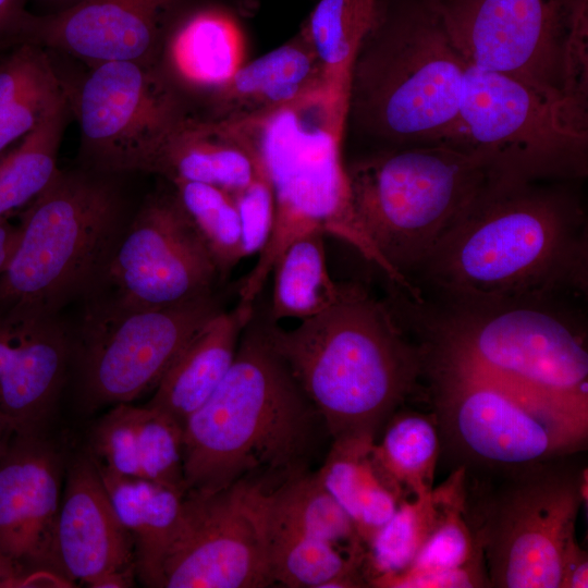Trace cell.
<instances>
[{
  "instance_id": "cell-36",
  "label": "cell",
  "mask_w": 588,
  "mask_h": 588,
  "mask_svg": "<svg viewBox=\"0 0 588 588\" xmlns=\"http://www.w3.org/2000/svg\"><path fill=\"white\" fill-rule=\"evenodd\" d=\"M438 446L433 422L420 414H405L389 425L372 454L397 487L405 485L420 497L431 491Z\"/></svg>"
},
{
  "instance_id": "cell-37",
  "label": "cell",
  "mask_w": 588,
  "mask_h": 588,
  "mask_svg": "<svg viewBox=\"0 0 588 588\" xmlns=\"http://www.w3.org/2000/svg\"><path fill=\"white\" fill-rule=\"evenodd\" d=\"M456 502V498L449 502L412 564L401 574L453 569L482 556L470 526L463 519L460 509L453 506Z\"/></svg>"
},
{
  "instance_id": "cell-16",
  "label": "cell",
  "mask_w": 588,
  "mask_h": 588,
  "mask_svg": "<svg viewBox=\"0 0 588 588\" xmlns=\"http://www.w3.org/2000/svg\"><path fill=\"white\" fill-rule=\"evenodd\" d=\"M111 299L130 307H164L213 295L215 260L175 193L148 198L120 235L103 275Z\"/></svg>"
},
{
  "instance_id": "cell-34",
  "label": "cell",
  "mask_w": 588,
  "mask_h": 588,
  "mask_svg": "<svg viewBox=\"0 0 588 588\" xmlns=\"http://www.w3.org/2000/svg\"><path fill=\"white\" fill-rule=\"evenodd\" d=\"M377 0H319L303 22L330 84L346 95L356 46Z\"/></svg>"
},
{
  "instance_id": "cell-8",
  "label": "cell",
  "mask_w": 588,
  "mask_h": 588,
  "mask_svg": "<svg viewBox=\"0 0 588 588\" xmlns=\"http://www.w3.org/2000/svg\"><path fill=\"white\" fill-rule=\"evenodd\" d=\"M100 174L59 169L27 205L0 274V305L54 316L103 275L121 235L122 207Z\"/></svg>"
},
{
  "instance_id": "cell-26",
  "label": "cell",
  "mask_w": 588,
  "mask_h": 588,
  "mask_svg": "<svg viewBox=\"0 0 588 588\" xmlns=\"http://www.w3.org/2000/svg\"><path fill=\"white\" fill-rule=\"evenodd\" d=\"M96 468L133 540L137 575L146 586L155 587L184 493L150 480L122 477L98 466Z\"/></svg>"
},
{
  "instance_id": "cell-45",
  "label": "cell",
  "mask_w": 588,
  "mask_h": 588,
  "mask_svg": "<svg viewBox=\"0 0 588 588\" xmlns=\"http://www.w3.org/2000/svg\"><path fill=\"white\" fill-rule=\"evenodd\" d=\"M15 434L12 426L0 416V462Z\"/></svg>"
},
{
  "instance_id": "cell-12",
  "label": "cell",
  "mask_w": 588,
  "mask_h": 588,
  "mask_svg": "<svg viewBox=\"0 0 588 588\" xmlns=\"http://www.w3.org/2000/svg\"><path fill=\"white\" fill-rule=\"evenodd\" d=\"M61 76L83 159L105 174L154 173L168 137L195 113L156 64L110 61L86 66L76 79Z\"/></svg>"
},
{
  "instance_id": "cell-32",
  "label": "cell",
  "mask_w": 588,
  "mask_h": 588,
  "mask_svg": "<svg viewBox=\"0 0 588 588\" xmlns=\"http://www.w3.org/2000/svg\"><path fill=\"white\" fill-rule=\"evenodd\" d=\"M267 531L273 584L291 588L360 587L363 552L343 555L332 542L297 534Z\"/></svg>"
},
{
  "instance_id": "cell-17",
  "label": "cell",
  "mask_w": 588,
  "mask_h": 588,
  "mask_svg": "<svg viewBox=\"0 0 588 588\" xmlns=\"http://www.w3.org/2000/svg\"><path fill=\"white\" fill-rule=\"evenodd\" d=\"M195 0H85L40 14L38 45L90 66L110 61L156 64L177 16Z\"/></svg>"
},
{
  "instance_id": "cell-10",
  "label": "cell",
  "mask_w": 588,
  "mask_h": 588,
  "mask_svg": "<svg viewBox=\"0 0 588 588\" xmlns=\"http://www.w3.org/2000/svg\"><path fill=\"white\" fill-rule=\"evenodd\" d=\"M554 461L511 470L480 502L473 534L493 587L563 586L567 558L577 547L584 479Z\"/></svg>"
},
{
  "instance_id": "cell-29",
  "label": "cell",
  "mask_w": 588,
  "mask_h": 588,
  "mask_svg": "<svg viewBox=\"0 0 588 588\" xmlns=\"http://www.w3.org/2000/svg\"><path fill=\"white\" fill-rule=\"evenodd\" d=\"M266 528L360 547L357 530L318 473H304L260 492Z\"/></svg>"
},
{
  "instance_id": "cell-5",
  "label": "cell",
  "mask_w": 588,
  "mask_h": 588,
  "mask_svg": "<svg viewBox=\"0 0 588 588\" xmlns=\"http://www.w3.org/2000/svg\"><path fill=\"white\" fill-rule=\"evenodd\" d=\"M467 65L441 0H377L348 70L344 136L370 150L455 145Z\"/></svg>"
},
{
  "instance_id": "cell-20",
  "label": "cell",
  "mask_w": 588,
  "mask_h": 588,
  "mask_svg": "<svg viewBox=\"0 0 588 588\" xmlns=\"http://www.w3.org/2000/svg\"><path fill=\"white\" fill-rule=\"evenodd\" d=\"M54 544L58 567L72 581L90 587L111 573L136 571L133 540L90 457L69 469Z\"/></svg>"
},
{
  "instance_id": "cell-6",
  "label": "cell",
  "mask_w": 588,
  "mask_h": 588,
  "mask_svg": "<svg viewBox=\"0 0 588 588\" xmlns=\"http://www.w3.org/2000/svg\"><path fill=\"white\" fill-rule=\"evenodd\" d=\"M219 123L248 151L274 200L272 231L242 283L240 305L255 306L281 253L313 231L351 245L390 277L352 208L342 158L343 91L326 85L286 106Z\"/></svg>"
},
{
  "instance_id": "cell-35",
  "label": "cell",
  "mask_w": 588,
  "mask_h": 588,
  "mask_svg": "<svg viewBox=\"0 0 588 588\" xmlns=\"http://www.w3.org/2000/svg\"><path fill=\"white\" fill-rule=\"evenodd\" d=\"M171 184L222 279L245 258L241 221L232 193L198 182L174 181Z\"/></svg>"
},
{
  "instance_id": "cell-27",
  "label": "cell",
  "mask_w": 588,
  "mask_h": 588,
  "mask_svg": "<svg viewBox=\"0 0 588 588\" xmlns=\"http://www.w3.org/2000/svg\"><path fill=\"white\" fill-rule=\"evenodd\" d=\"M65 97L50 52L23 45L0 58V154L32 132Z\"/></svg>"
},
{
  "instance_id": "cell-24",
  "label": "cell",
  "mask_w": 588,
  "mask_h": 588,
  "mask_svg": "<svg viewBox=\"0 0 588 588\" xmlns=\"http://www.w3.org/2000/svg\"><path fill=\"white\" fill-rule=\"evenodd\" d=\"M254 309L255 306L237 304L232 310H220L211 317L174 358L147 405L183 427L229 372Z\"/></svg>"
},
{
  "instance_id": "cell-44",
  "label": "cell",
  "mask_w": 588,
  "mask_h": 588,
  "mask_svg": "<svg viewBox=\"0 0 588 588\" xmlns=\"http://www.w3.org/2000/svg\"><path fill=\"white\" fill-rule=\"evenodd\" d=\"M83 1L85 0H35L40 9L38 14H56Z\"/></svg>"
},
{
  "instance_id": "cell-7",
  "label": "cell",
  "mask_w": 588,
  "mask_h": 588,
  "mask_svg": "<svg viewBox=\"0 0 588 588\" xmlns=\"http://www.w3.org/2000/svg\"><path fill=\"white\" fill-rule=\"evenodd\" d=\"M353 211L411 299L412 278L492 172L480 154L439 143L373 149L345 163Z\"/></svg>"
},
{
  "instance_id": "cell-42",
  "label": "cell",
  "mask_w": 588,
  "mask_h": 588,
  "mask_svg": "<svg viewBox=\"0 0 588 588\" xmlns=\"http://www.w3.org/2000/svg\"><path fill=\"white\" fill-rule=\"evenodd\" d=\"M19 226L8 219L0 220V274L4 270L17 242Z\"/></svg>"
},
{
  "instance_id": "cell-22",
  "label": "cell",
  "mask_w": 588,
  "mask_h": 588,
  "mask_svg": "<svg viewBox=\"0 0 588 588\" xmlns=\"http://www.w3.org/2000/svg\"><path fill=\"white\" fill-rule=\"evenodd\" d=\"M182 434L174 419L149 405L117 404L94 429L89 457L112 474L185 493Z\"/></svg>"
},
{
  "instance_id": "cell-9",
  "label": "cell",
  "mask_w": 588,
  "mask_h": 588,
  "mask_svg": "<svg viewBox=\"0 0 588 588\" xmlns=\"http://www.w3.org/2000/svg\"><path fill=\"white\" fill-rule=\"evenodd\" d=\"M450 34L478 69L516 79L588 132V0H441Z\"/></svg>"
},
{
  "instance_id": "cell-21",
  "label": "cell",
  "mask_w": 588,
  "mask_h": 588,
  "mask_svg": "<svg viewBox=\"0 0 588 588\" xmlns=\"http://www.w3.org/2000/svg\"><path fill=\"white\" fill-rule=\"evenodd\" d=\"M246 38L221 3L192 2L174 21L156 66L195 113L246 62Z\"/></svg>"
},
{
  "instance_id": "cell-33",
  "label": "cell",
  "mask_w": 588,
  "mask_h": 588,
  "mask_svg": "<svg viewBox=\"0 0 588 588\" xmlns=\"http://www.w3.org/2000/svg\"><path fill=\"white\" fill-rule=\"evenodd\" d=\"M454 483L399 505L367 541L375 577L371 583L406 571L456 493Z\"/></svg>"
},
{
  "instance_id": "cell-4",
  "label": "cell",
  "mask_w": 588,
  "mask_h": 588,
  "mask_svg": "<svg viewBox=\"0 0 588 588\" xmlns=\"http://www.w3.org/2000/svg\"><path fill=\"white\" fill-rule=\"evenodd\" d=\"M267 336L321 416L332 443H375L380 427L427 371L390 305L357 282L290 330L262 316Z\"/></svg>"
},
{
  "instance_id": "cell-41",
  "label": "cell",
  "mask_w": 588,
  "mask_h": 588,
  "mask_svg": "<svg viewBox=\"0 0 588 588\" xmlns=\"http://www.w3.org/2000/svg\"><path fill=\"white\" fill-rule=\"evenodd\" d=\"M588 587V564L586 552L578 546L569 554L564 572L562 588H587Z\"/></svg>"
},
{
  "instance_id": "cell-15",
  "label": "cell",
  "mask_w": 588,
  "mask_h": 588,
  "mask_svg": "<svg viewBox=\"0 0 588 588\" xmlns=\"http://www.w3.org/2000/svg\"><path fill=\"white\" fill-rule=\"evenodd\" d=\"M446 432L470 458L516 470L584 444L588 427L489 380L427 366Z\"/></svg>"
},
{
  "instance_id": "cell-39",
  "label": "cell",
  "mask_w": 588,
  "mask_h": 588,
  "mask_svg": "<svg viewBox=\"0 0 588 588\" xmlns=\"http://www.w3.org/2000/svg\"><path fill=\"white\" fill-rule=\"evenodd\" d=\"M478 556L467 564L448 571L419 574H399L372 583L377 587L393 588H469L480 587L487 583L481 573Z\"/></svg>"
},
{
  "instance_id": "cell-1",
  "label": "cell",
  "mask_w": 588,
  "mask_h": 588,
  "mask_svg": "<svg viewBox=\"0 0 588 588\" xmlns=\"http://www.w3.org/2000/svg\"><path fill=\"white\" fill-rule=\"evenodd\" d=\"M560 181L491 173L412 278L437 295L573 299L588 286L578 197Z\"/></svg>"
},
{
  "instance_id": "cell-14",
  "label": "cell",
  "mask_w": 588,
  "mask_h": 588,
  "mask_svg": "<svg viewBox=\"0 0 588 588\" xmlns=\"http://www.w3.org/2000/svg\"><path fill=\"white\" fill-rule=\"evenodd\" d=\"M261 490L258 485L241 481L215 492L186 491L155 587L273 585Z\"/></svg>"
},
{
  "instance_id": "cell-30",
  "label": "cell",
  "mask_w": 588,
  "mask_h": 588,
  "mask_svg": "<svg viewBox=\"0 0 588 588\" xmlns=\"http://www.w3.org/2000/svg\"><path fill=\"white\" fill-rule=\"evenodd\" d=\"M324 234L306 233L294 240L274 262L272 295L268 318L305 320L329 307L339 292L328 271Z\"/></svg>"
},
{
  "instance_id": "cell-13",
  "label": "cell",
  "mask_w": 588,
  "mask_h": 588,
  "mask_svg": "<svg viewBox=\"0 0 588 588\" xmlns=\"http://www.w3.org/2000/svg\"><path fill=\"white\" fill-rule=\"evenodd\" d=\"M220 310L213 295L164 307L110 298L90 309L79 345L85 401L114 406L155 390L188 340Z\"/></svg>"
},
{
  "instance_id": "cell-18",
  "label": "cell",
  "mask_w": 588,
  "mask_h": 588,
  "mask_svg": "<svg viewBox=\"0 0 588 588\" xmlns=\"http://www.w3.org/2000/svg\"><path fill=\"white\" fill-rule=\"evenodd\" d=\"M71 343L58 315L0 305V416L38 433L60 392Z\"/></svg>"
},
{
  "instance_id": "cell-40",
  "label": "cell",
  "mask_w": 588,
  "mask_h": 588,
  "mask_svg": "<svg viewBox=\"0 0 588 588\" xmlns=\"http://www.w3.org/2000/svg\"><path fill=\"white\" fill-rule=\"evenodd\" d=\"M28 1L0 0V52L38 45L41 15L27 9Z\"/></svg>"
},
{
  "instance_id": "cell-19",
  "label": "cell",
  "mask_w": 588,
  "mask_h": 588,
  "mask_svg": "<svg viewBox=\"0 0 588 588\" xmlns=\"http://www.w3.org/2000/svg\"><path fill=\"white\" fill-rule=\"evenodd\" d=\"M60 468L38 433H16L0 462V553L26 573L58 567Z\"/></svg>"
},
{
  "instance_id": "cell-31",
  "label": "cell",
  "mask_w": 588,
  "mask_h": 588,
  "mask_svg": "<svg viewBox=\"0 0 588 588\" xmlns=\"http://www.w3.org/2000/svg\"><path fill=\"white\" fill-rule=\"evenodd\" d=\"M66 95L10 152L0 158V220L32 203L59 171L58 154L70 121Z\"/></svg>"
},
{
  "instance_id": "cell-2",
  "label": "cell",
  "mask_w": 588,
  "mask_h": 588,
  "mask_svg": "<svg viewBox=\"0 0 588 588\" xmlns=\"http://www.w3.org/2000/svg\"><path fill=\"white\" fill-rule=\"evenodd\" d=\"M400 296L427 365L489 380L588 427L586 330L568 299Z\"/></svg>"
},
{
  "instance_id": "cell-43",
  "label": "cell",
  "mask_w": 588,
  "mask_h": 588,
  "mask_svg": "<svg viewBox=\"0 0 588 588\" xmlns=\"http://www.w3.org/2000/svg\"><path fill=\"white\" fill-rule=\"evenodd\" d=\"M26 574L14 561L0 553V588L22 587Z\"/></svg>"
},
{
  "instance_id": "cell-3",
  "label": "cell",
  "mask_w": 588,
  "mask_h": 588,
  "mask_svg": "<svg viewBox=\"0 0 588 588\" xmlns=\"http://www.w3.org/2000/svg\"><path fill=\"white\" fill-rule=\"evenodd\" d=\"M182 431L185 492H215L241 481L270 491L307 473L322 436H329L272 347L256 306L229 372Z\"/></svg>"
},
{
  "instance_id": "cell-11",
  "label": "cell",
  "mask_w": 588,
  "mask_h": 588,
  "mask_svg": "<svg viewBox=\"0 0 588 588\" xmlns=\"http://www.w3.org/2000/svg\"><path fill=\"white\" fill-rule=\"evenodd\" d=\"M455 145L482 155L493 173L538 181L587 174L588 133L525 84L469 63Z\"/></svg>"
},
{
  "instance_id": "cell-38",
  "label": "cell",
  "mask_w": 588,
  "mask_h": 588,
  "mask_svg": "<svg viewBox=\"0 0 588 588\" xmlns=\"http://www.w3.org/2000/svg\"><path fill=\"white\" fill-rule=\"evenodd\" d=\"M232 195L241 221L244 257L260 254L273 226L272 189L266 177L258 171L248 185Z\"/></svg>"
},
{
  "instance_id": "cell-23",
  "label": "cell",
  "mask_w": 588,
  "mask_h": 588,
  "mask_svg": "<svg viewBox=\"0 0 588 588\" xmlns=\"http://www.w3.org/2000/svg\"><path fill=\"white\" fill-rule=\"evenodd\" d=\"M328 84L323 66L301 26L279 47L246 61L197 114L212 121H235L286 106Z\"/></svg>"
},
{
  "instance_id": "cell-28",
  "label": "cell",
  "mask_w": 588,
  "mask_h": 588,
  "mask_svg": "<svg viewBox=\"0 0 588 588\" xmlns=\"http://www.w3.org/2000/svg\"><path fill=\"white\" fill-rule=\"evenodd\" d=\"M373 444L332 443L317 471L324 488L352 519L362 541H368L399 506V487L376 462Z\"/></svg>"
},
{
  "instance_id": "cell-25",
  "label": "cell",
  "mask_w": 588,
  "mask_h": 588,
  "mask_svg": "<svg viewBox=\"0 0 588 588\" xmlns=\"http://www.w3.org/2000/svg\"><path fill=\"white\" fill-rule=\"evenodd\" d=\"M154 173L170 183L198 182L234 193L248 185L258 171L248 151L219 122L194 113L168 137Z\"/></svg>"
}]
</instances>
